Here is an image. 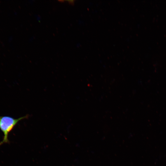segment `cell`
Here are the masks:
<instances>
[{
    "label": "cell",
    "mask_w": 166,
    "mask_h": 166,
    "mask_svg": "<svg viewBox=\"0 0 166 166\" xmlns=\"http://www.w3.org/2000/svg\"><path fill=\"white\" fill-rule=\"evenodd\" d=\"M28 117V116L26 115L16 119L10 116H0V130L4 135L2 140L0 142V146L9 143L8 139L9 133L20 121Z\"/></svg>",
    "instance_id": "cell-1"
}]
</instances>
